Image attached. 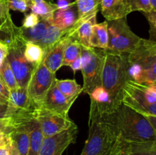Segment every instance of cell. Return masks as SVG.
Instances as JSON below:
<instances>
[{"instance_id":"11","label":"cell","mask_w":156,"mask_h":155,"mask_svg":"<svg viewBox=\"0 0 156 155\" xmlns=\"http://www.w3.org/2000/svg\"><path fill=\"white\" fill-rule=\"evenodd\" d=\"M78 135L76 125L67 130L44 138L38 155H62L70 144L76 141Z\"/></svg>"},{"instance_id":"4","label":"cell","mask_w":156,"mask_h":155,"mask_svg":"<svg viewBox=\"0 0 156 155\" xmlns=\"http://www.w3.org/2000/svg\"><path fill=\"white\" fill-rule=\"evenodd\" d=\"M129 80L140 84L156 83V43L143 39L127 53Z\"/></svg>"},{"instance_id":"17","label":"cell","mask_w":156,"mask_h":155,"mask_svg":"<svg viewBox=\"0 0 156 155\" xmlns=\"http://www.w3.org/2000/svg\"><path fill=\"white\" fill-rule=\"evenodd\" d=\"M69 30V29L62 30V29H59L55 26L52 25V24H50L47 27L42 39L37 43L43 49L44 54H47L50 50H51L54 47L56 44H57V43L62 38L66 36Z\"/></svg>"},{"instance_id":"30","label":"cell","mask_w":156,"mask_h":155,"mask_svg":"<svg viewBox=\"0 0 156 155\" xmlns=\"http://www.w3.org/2000/svg\"><path fill=\"white\" fill-rule=\"evenodd\" d=\"M18 108L9 104V102L0 100V119H9L16 115Z\"/></svg>"},{"instance_id":"6","label":"cell","mask_w":156,"mask_h":155,"mask_svg":"<svg viewBox=\"0 0 156 155\" xmlns=\"http://www.w3.org/2000/svg\"><path fill=\"white\" fill-rule=\"evenodd\" d=\"M123 103L143 115L156 116V83L146 84L128 80L123 88Z\"/></svg>"},{"instance_id":"8","label":"cell","mask_w":156,"mask_h":155,"mask_svg":"<svg viewBox=\"0 0 156 155\" xmlns=\"http://www.w3.org/2000/svg\"><path fill=\"white\" fill-rule=\"evenodd\" d=\"M107 22L109 36L107 51L122 54L130 53L136 48L142 38L131 30L126 17Z\"/></svg>"},{"instance_id":"46","label":"cell","mask_w":156,"mask_h":155,"mask_svg":"<svg viewBox=\"0 0 156 155\" xmlns=\"http://www.w3.org/2000/svg\"><path fill=\"white\" fill-rule=\"evenodd\" d=\"M1 27H2V26H1V24H0V30H1Z\"/></svg>"},{"instance_id":"24","label":"cell","mask_w":156,"mask_h":155,"mask_svg":"<svg viewBox=\"0 0 156 155\" xmlns=\"http://www.w3.org/2000/svg\"><path fill=\"white\" fill-rule=\"evenodd\" d=\"M30 9L32 13L40 17V19L47 21L50 24L53 19V14L57 10V6L52 2L43 0L37 4L30 5Z\"/></svg>"},{"instance_id":"16","label":"cell","mask_w":156,"mask_h":155,"mask_svg":"<svg viewBox=\"0 0 156 155\" xmlns=\"http://www.w3.org/2000/svg\"><path fill=\"white\" fill-rule=\"evenodd\" d=\"M79 19L76 5L74 4L65 9H57L53 14L50 24L62 30L70 29Z\"/></svg>"},{"instance_id":"45","label":"cell","mask_w":156,"mask_h":155,"mask_svg":"<svg viewBox=\"0 0 156 155\" xmlns=\"http://www.w3.org/2000/svg\"><path fill=\"white\" fill-rule=\"evenodd\" d=\"M149 4L152 12H156V0H149Z\"/></svg>"},{"instance_id":"1","label":"cell","mask_w":156,"mask_h":155,"mask_svg":"<svg viewBox=\"0 0 156 155\" xmlns=\"http://www.w3.org/2000/svg\"><path fill=\"white\" fill-rule=\"evenodd\" d=\"M117 131L119 136L128 143L156 141V133L144 115L122 103L112 112L101 115Z\"/></svg>"},{"instance_id":"36","label":"cell","mask_w":156,"mask_h":155,"mask_svg":"<svg viewBox=\"0 0 156 155\" xmlns=\"http://www.w3.org/2000/svg\"><path fill=\"white\" fill-rule=\"evenodd\" d=\"M9 91L0 79V100L9 102Z\"/></svg>"},{"instance_id":"25","label":"cell","mask_w":156,"mask_h":155,"mask_svg":"<svg viewBox=\"0 0 156 155\" xmlns=\"http://www.w3.org/2000/svg\"><path fill=\"white\" fill-rule=\"evenodd\" d=\"M79 14V19H85L97 15L101 0H75Z\"/></svg>"},{"instance_id":"22","label":"cell","mask_w":156,"mask_h":155,"mask_svg":"<svg viewBox=\"0 0 156 155\" xmlns=\"http://www.w3.org/2000/svg\"><path fill=\"white\" fill-rule=\"evenodd\" d=\"M50 24V23L47 21L41 19L36 25L30 28L19 27L20 34L27 43L29 42L37 44L42 39L47 27Z\"/></svg>"},{"instance_id":"20","label":"cell","mask_w":156,"mask_h":155,"mask_svg":"<svg viewBox=\"0 0 156 155\" xmlns=\"http://www.w3.org/2000/svg\"><path fill=\"white\" fill-rule=\"evenodd\" d=\"M9 103L14 107L26 110L38 108L32 103L27 93V88H25L18 87L16 89L9 91Z\"/></svg>"},{"instance_id":"39","label":"cell","mask_w":156,"mask_h":155,"mask_svg":"<svg viewBox=\"0 0 156 155\" xmlns=\"http://www.w3.org/2000/svg\"><path fill=\"white\" fill-rule=\"evenodd\" d=\"M74 4H76V2H72V0H57V3L56 5L57 6V9H65Z\"/></svg>"},{"instance_id":"37","label":"cell","mask_w":156,"mask_h":155,"mask_svg":"<svg viewBox=\"0 0 156 155\" xmlns=\"http://www.w3.org/2000/svg\"><path fill=\"white\" fill-rule=\"evenodd\" d=\"M8 155H20L16 145L13 142L10 137L9 136V141H8Z\"/></svg>"},{"instance_id":"14","label":"cell","mask_w":156,"mask_h":155,"mask_svg":"<svg viewBox=\"0 0 156 155\" xmlns=\"http://www.w3.org/2000/svg\"><path fill=\"white\" fill-rule=\"evenodd\" d=\"M100 6L106 21L120 19L132 12L126 0H101Z\"/></svg>"},{"instance_id":"38","label":"cell","mask_w":156,"mask_h":155,"mask_svg":"<svg viewBox=\"0 0 156 155\" xmlns=\"http://www.w3.org/2000/svg\"><path fill=\"white\" fill-rule=\"evenodd\" d=\"M8 55V46L6 44L0 41V67L6 59Z\"/></svg>"},{"instance_id":"48","label":"cell","mask_w":156,"mask_h":155,"mask_svg":"<svg viewBox=\"0 0 156 155\" xmlns=\"http://www.w3.org/2000/svg\"><path fill=\"white\" fill-rule=\"evenodd\" d=\"M27 1H29V2H30V0H27Z\"/></svg>"},{"instance_id":"28","label":"cell","mask_w":156,"mask_h":155,"mask_svg":"<svg viewBox=\"0 0 156 155\" xmlns=\"http://www.w3.org/2000/svg\"><path fill=\"white\" fill-rule=\"evenodd\" d=\"M44 52L38 44L33 43H27L24 50V56L30 63L37 65L41 63L44 59Z\"/></svg>"},{"instance_id":"35","label":"cell","mask_w":156,"mask_h":155,"mask_svg":"<svg viewBox=\"0 0 156 155\" xmlns=\"http://www.w3.org/2000/svg\"><path fill=\"white\" fill-rule=\"evenodd\" d=\"M40 18L37 15L34 13H30L25 15L24 19L23 21L22 27L24 28H30V27H34L36 25L38 22L40 21Z\"/></svg>"},{"instance_id":"9","label":"cell","mask_w":156,"mask_h":155,"mask_svg":"<svg viewBox=\"0 0 156 155\" xmlns=\"http://www.w3.org/2000/svg\"><path fill=\"white\" fill-rule=\"evenodd\" d=\"M56 74L52 73L44 62L36 65L27 85V93L32 103L39 108L50 88L55 83Z\"/></svg>"},{"instance_id":"3","label":"cell","mask_w":156,"mask_h":155,"mask_svg":"<svg viewBox=\"0 0 156 155\" xmlns=\"http://www.w3.org/2000/svg\"><path fill=\"white\" fill-rule=\"evenodd\" d=\"M128 80L127 53L119 54L105 50L101 87L110 97V113L123 103V88Z\"/></svg>"},{"instance_id":"42","label":"cell","mask_w":156,"mask_h":155,"mask_svg":"<svg viewBox=\"0 0 156 155\" xmlns=\"http://www.w3.org/2000/svg\"><path fill=\"white\" fill-rule=\"evenodd\" d=\"M146 116V118L149 121V122L151 123V125L152 126L153 129H155V133H156V116H154V115H144Z\"/></svg>"},{"instance_id":"13","label":"cell","mask_w":156,"mask_h":155,"mask_svg":"<svg viewBox=\"0 0 156 155\" xmlns=\"http://www.w3.org/2000/svg\"><path fill=\"white\" fill-rule=\"evenodd\" d=\"M97 23V15H92L85 19H78L76 24L69 29L68 35L77 40L82 46L91 47L90 37L92 27Z\"/></svg>"},{"instance_id":"10","label":"cell","mask_w":156,"mask_h":155,"mask_svg":"<svg viewBox=\"0 0 156 155\" xmlns=\"http://www.w3.org/2000/svg\"><path fill=\"white\" fill-rule=\"evenodd\" d=\"M36 119L41 126L44 138L56 135L76 125L69 115L53 113L40 108L37 109Z\"/></svg>"},{"instance_id":"26","label":"cell","mask_w":156,"mask_h":155,"mask_svg":"<svg viewBox=\"0 0 156 155\" xmlns=\"http://www.w3.org/2000/svg\"><path fill=\"white\" fill-rule=\"evenodd\" d=\"M0 79L3 82V84L5 85L6 88L9 89V91L18 88L15 74H14L12 68H11L7 59H5L4 62L2 64L1 67H0Z\"/></svg>"},{"instance_id":"19","label":"cell","mask_w":156,"mask_h":155,"mask_svg":"<svg viewBox=\"0 0 156 155\" xmlns=\"http://www.w3.org/2000/svg\"><path fill=\"white\" fill-rule=\"evenodd\" d=\"M108 30L107 21L102 23H96L92 27L90 45L93 48L101 49L103 50H108Z\"/></svg>"},{"instance_id":"47","label":"cell","mask_w":156,"mask_h":155,"mask_svg":"<svg viewBox=\"0 0 156 155\" xmlns=\"http://www.w3.org/2000/svg\"><path fill=\"white\" fill-rule=\"evenodd\" d=\"M48 1H50V2H51V1H53V0H48Z\"/></svg>"},{"instance_id":"23","label":"cell","mask_w":156,"mask_h":155,"mask_svg":"<svg viewBox=\"0 0 156 155\" xmlns=\"http://www.w3.org/2000/svg\"><path fill=\"white\" fill-rule=\"evenodd\" d=\"M55 85L57 89L69 99L75 98L79 96V94L83 91L82 86L76 82L75 79H65V80H59L56 78Z\"/></svg>"},{"instance_id":"44","label":"cell","mask_w":156,"mask_h":155,"mask_svg":"<svg viewBox=\"0 0 156 155\" xmlns=\"http://www.w3.org/2000/svg\"><path fill=\"white\" fill-rule=\"evenodd\" d=\"M8 140V134L3 131H0V146L2 145L3 144L7 141Z\"/></svg>"},{"instance_id":"43","label":"cell","mask_w":156,"mask_h":155,"mask_svg":"<svg viewBox=\"0 0 156 155\" xmlns=\"http://www.w3.org/2000/svg\"><path fill=\"white\" fill-rule=\"evenodd\" d=\"M8 141H9V135H8L7 141L0 146V155H8Z\"/></svg>"},{"instance_id":"12","label":"cell","mask_w":156,"mask_h":155,"mask_svg":"<svg viewBox=\"0 0 156 155\" xmlns=\"http://www.w3.org/2000/svg\"><path fill=\"white\" fill-rule=\"evenodd\" d=\"M77 97L69 99L66 97L53 84L41 102L39 108L47 112L67 115L72 105Z\"/></svg>"},{"instance_id":"41","label":"cell","mask_w":156,"mask_h":155,"mask_svg":"<svg viewBox=\"0 0 156 155\" xmlns=\"http://www.w3.org/2000/svg\"><path fill=\"white\" fill-rule=\"evenodd\" d=\"M0 131H3L6 134L9 133V121H8V119H0Z\"/></svg>"},{"instance_id":"5","label":"cell","mask_w":156,"mask_h":155,"mask_svg":"<svg viewBox=\"0 0 156 155\" xmlns=\"http://www.w3.org/2000/svg\"><path fill=\"white\" fill-rule=\"evenodd\" d=\"M88 124V137L80 155H110L120 139L117 131L101 115H89Z\"/></svg>"},{"instance_id":"2","label":"cell","mask_w":156,"mask_h":155,"mask_svg":"<svg viewBox=\"0 0 156 155\" xmlns=\"http://www.w3.org/2000/svg\"><path fill=\"white\" fill-rule=\"evenodd\" d=\"M5 33L6 37L2 41L8 46L7 60L15 74L19 88H27L29 81L36 65L30 63L24 56V50L27 42L21 36L19 27H17L9 18L3 24L0 33Z\"/></svg>"},{"instance_id":"27","label":"cell","mask_w":156,"mask_h":155,"mask_svg":"<svg viewBox=\"0 0 156 155\" xmlns=\"http://www.w3.org/2000/svg\"><path fill=\"white\" fill-rule=\"evenodd\" d=\"M81 53H82V45L77 40L73 38L66 47L62 66L63 65L69 66L70 64L73 61L76 60L77 58L80 57Z\"/></svg>"},{"instance_id":"18","label":"cell","mask_w":156,"mask_h":155,"mask_svg":"<svg viewBox=\"0 0 156 155\" xmlns=\"http://www.w3.org/2000/svg\"><path fill=\"white\" fill-rule=\"evenodd\" d=\"M32 122H30L27 126H21V127H18L17 129H13L8 134L11 139L13 141V142L16 145L20 155H27V153H28L29 146H30V137H29L28 129Z\"/></svg>"},{"instance_id":"7","label":"cell","mask_w":156,"mask_h":155,"mask_svg":"<svg viewBox=\"0 0 156 155\" xmlns=\"http://www.w3.org/2000/svg\"><path fill=\"white\" fill-rule=\"evenodd\" d=\"M105 50L82 46V72L83 91L88 95L95 88L101 86V75Z\"/></svg>"},{"instance_id":"31","label":"cell","mask_w":156,"mask_h":155,"mask_svg":"<svg viewBox=\"0 0 156 155\" xmlns=\"http://www.w3.org/2000/svg\"><path fill=\"white\" fill-rule=\"evenodd\" d=\"M130 7L131 11L136 12L139 11L141 12H149L152 11L149 0H126Z\"/></svg>"},{"instance_id":"40","label":"cell","mask_w":156,"mask_h":155,"mask_svg":"<svg viewBox=\"0 0 156 155\" xmlns=\"http://www.w3.org/2000/svg\"><path fill=\"white\" fill-rule=\"evenodd\" d=\"M69 66L71 67V68L73 70L74 72L77 71L78 70L82 69V59H81V56L77 58L75 61H73V62L70 64Z\"/></svg>"},{"instance_id":"34","label":"cell","mask_w":156,"mask_h":155,"mask_svg":"<svg viewBox=\"0 0 156 155\" xmlns=\"http://www.w3.org/2000/svg\"><path fill=\"white\" fill-rule=\"evenodd\" d=\"M129 143L123 141L120 138L110 155H129Z\"/></svg>"},{"instance_id":"32","label":"cell","mask_w":156,"mask_h":155,"mask_svg":"<svg viewBox=\"0 0 156 155\" xmlns=\"http://www.w3.org/2000/svg\"><path fill=\"white\" fill-rule=\"evenodd\" d=\"M146 20L148 21L149 25V38L151 41L156 43V12H142Z\"/></svg>"},{"instance_id":"21","label":"cell","mask_w":156,"mask_h":155,"mask_svg":"<svg viewBox=\"0 0 156 155\" xmlns=\"http://www.w3.org/2000/svg\"><path fill=\"white\" fill-rule=\"evenodd\" d=\"M30 146L27 155H38L44 140V135L37 119L30 123L28 129Z\"/></svg>"},{"instance_id":"29","label":"cell","mask_w":156,"mask_h":155,"mask_svg":"<svg viewBox=\"0 0 156 155\" xmlns=\"http://www.w3.org/2000/svg\"><path fill=\"white\" fill-rule=\"evenodd\" d=\"M129 155H156V141L129 143Z\"/></svg>"},{"instance_id":"33","label":"cell","mask_w":156,"mask_h":155,"mask_svg":"<svg viewBox=\"0 0 156 155\" xmlns=\"http://www.w3.org/2000/svg\"><path fill=\"white\" fill-rule=\"evenodd\" d=\"M9 10L26 12L30 9V3L27 0H6Z\"/></svg>"},{"instance_id":"15","label":"cell","mask_w":156,"mask_h":155,"mask_svg":"<svg viewBox=\"0 0 156 155\" xmlns=\"http://www.w3.org/2000/svg\"><path fill=\"white\" fill-rule=\"evenodd\" d=\"M73 38L67 33L66 36L62 38L57 44H56L54 47L44 56L43 59L44 64L52 73L56 74L57 70L62 66L64 52L67 44Z\"/></svg>"}]
</instances>
